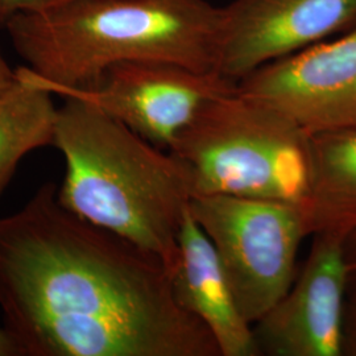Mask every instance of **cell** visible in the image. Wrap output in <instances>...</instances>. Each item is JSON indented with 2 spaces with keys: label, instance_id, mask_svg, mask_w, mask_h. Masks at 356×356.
<instances>
[{
  "label": "cell",
  "instance_id": "cell-1",
  "mask_svg": "<svg viewBox=\"0 0 356 356\" xmlns=\"http://www.w3.org/2000/svg\"><path fill=\"white\" fill-rule=\"evenodd\" d=\"M57 189L0 218V310L23 356H222L163 259L66 210Z\"/></svg>",
  "mask_w": 356,
  "mask_h": 356
},
{
  "label": "cell",
  "instance_id": "cell-2",
  "mask_svg": "<svg viewBox=\"0 0 356 356\" xmlns=\"http://www.w3.org/2000/svg\"><path fill=\"white\" fill-rule=\"evenodd\" d=\"M223 7L209 0H69L11 16L4 26L44 90L88 88L111 65L151 60L216 72Z\"/></svg>",
  "mask_w": 356,
  "mask_h": 356
},
{
  "label": "cell",
  "instance_id": "cell-3",
  "mask_svg": "<svg viewBox=\"0 0 356 356\" xmlns=\"http://www.w3.org/2000/svg\"><path fill=\"white\" fill-rule=\"evenodd\" d=\"M64 99L53 140L66 161L58 202L159 256L170 275L191 198L185 169L94 104Z\"/></svg>",
  "mask_w": 356,
  "mask_h": 356
},
{
  "label": "cell",
  "instance_id": "cell-4",
  "mask_svg": "<svg viewBox=\"0 0 356 356\" xmlns=\"http://www.w3.org/2000/svg\"><path fill=\"white\" fill-rule=\"evenodd\" d=\"M310 138L289 116L236 89L207 103L168 151L185 169L191 197L305 204Z\"/></svg>",
  "mask_w": 356,
  "mask_h": 356
},
{
  "label": "cell",
  "instance_id": "cell-5",
  "mask_svg": "<svg viewBox=\"0 0 356 356\" xmlns=\"http://www.w3.org/2000/svg\"><path fill=\"white\" fill-rule=\"evenodd\" d=\"M188 207L213 244L243 317L254 325L297 276L298 251L310 236L305 204L204 194L193 195Z\"/></svg>",
  "mask_w": 356,
  "mask_h": 356
},
{
  "label": "cell",
  "instance_id": "cell-6",
  "mask_svg": "<svg viewBox=\"0 0 356 356\" xmlns=\"http://www.w3.org/2000/svg\"><path fill=\"white\" fill-rule=\"evenodd\" d=\"M236 89V82L218 72L135 60L108 66L88 88L47 91L91 103L143 139L168 151L207 103Z\"/></svg>",
  "mask_w": 356,
  "mask_h": 356
},
{
  "label": "cell",
  "instance_id": "cell-7",
  "mask_svg": "<svg viewBox=\"0 0 356 356\" xmlns=\"http://www.w3.org/2000/svg\"><path fill=\"white\" fill-rule=\"evenodd\" d=\"M238 90L310 136L356 129V28L256 69Z\"/></svg>",
  "mask_w": 356,
  "mask_h": 356
},
{
  "label": "cell",
  "instance_id": "cell-8",
  "mask_svg": "<svg viewBox=\"0 0 356 356\" xmlns=\"http://www.w3.org/2000/svg\"><path fill=\"white\" fill-rule=\"evenodd\" d=\"M346 236L312 235V245L291 288L252 325L261 355L342 356L347 300Z\"/></svg>",
  "mask_w": 356,
  "mask_h": 356
},
{
  "label": "cell",
  "instance_id": "cell-9",
  "mask_svg": "<svg viewBox=\"0 0 356 356\" xmlns=\"http://www.w3.org/2000/svg\"><path fill=\"white\" fill-rule=\"evenodd\" d=\"M356 28V0H232L223 7L216 72L256 69Z\"/></svg>",
  "mask_w": 356,
  "mask_h": 356
},
{
  "label": "cell",
  "instance_id": "cell-10",
  "mask_svg": "<svg viewBox=\"0 0 356 356\" xmlns=\"http://www.w3.org/2000/svg\"><path fill=\"white\" fill-rule=\"evenodd\" d=\"M170 282L178 305L202 321L222 356H261L254 329L243 317L218 254L189 207L177 236Z\"/></svg>",
  "mask_w": 356,
  "mask_h": 356
},
{
  "label": "cell",
  "instance_id": "cell-11",
  "mask_svg": "<svg viewBox=\"0 0 356 356\" xmlns=\"http://www.w3.org/2000/svg\"><path fill=\"white\" fill-rule=\"evenodd\" d=\"M310 236L356 229V129L310 138V185L305 204Z\"/></svg>",
  "mask_w": 356,
  "mask_h": 356
},
{
  "label": "cell",
  "instance_id": "cell-12",
  "mask_svg": "<svg viewBox=\"0 0 356 356\" xmlns=\"http://www.w3.org/2000/svg\"><path fill=\"white\" fill-rule=\"evenodd\" d=\"M0 94V195L28 153L53 145L57 110L51 92L16 76Z\"/></svg>",
  "mask_w": 356,
  "mask_h": 356
},
{
  "label": "cell",
  "instance_id": "cell-13",
  "mask_svg": "<svg viewBox=\"0 0 356 356\" xmlns=\"http://www.w3.org/2000/svg\"><path fill=\"white\" fill-rule=\"evenodd\" d=\"M342 356H356V296L347 297L344 305Z\"/></svg>",
  "mask_w": 356,
  "mask_h": 356
},
{
  "label": "cell",
  "instance_id": "cell-14",
  "mask_svg": "<svg viewBox=\"0 0 356 356\" xmlns=\"http://www.w3.org/2000/svg\"><path fill=\"white\" fill-rule=\"evenodd\" d=\"M344 257L347 264V297H354L356 296V229L346 238Z\"/></svg>",
  "mask_w": 356,
  "mask_h": 356
},
{
  "label": "cell",
  "instance_id": "cell-15",
  "mask_svg": "<svg viewBox=\"0 0 356 356\" xmlns=\"http://www.w3.org/2000/svg\"><path fill=\"white\" fill-rule=\"evenodd\" d=\"M38 0H0V23L4 24L11 16L35 8Z\"/></svg>",
  "mask_w": 356,
  "mask_h": 356
},
{
  "label": "cell",
  "instance_id": "cell-16",
  "mask_svg": "<svg viewBox=\"0 0 356 356\" xmlns=\"http://www.w3.org/2000/svg\"><path fill=\"white\" fill-rule=\"evenodd\" d=\"M0 356H23L19 344L4 326H0Z\"/></svg>",
  "mask_w": 356,
  "mask_h": 356
},
{
  "label": "cell",
  "instance_id": "cell-17",
  "mask_svg": "<svg viewBox=\"0 0 356 356\" xmlns=\"http://www.w3.org/2000/svg\"><path fill=\"white\" fill-rule=\"evenodd\" d=\"M16 79H17L16 70H13L10 67V65L6 61L1 49H0V94H3L4 91L13 88Z\"/></svg>",
  "mask_w": 356,
  "mask_h": 356
},
{
  "label": "cell",
  "instance_id": "cell-18",
  "mask_svg": "<svg viewBox=\"0 0 356 356\" xmlns=\"http://www.w3.org/2000/svg\"><path fill=\"white\" fill-rule=\"evenodd\" d=\"M65 1H69V0H38V3L35 6V8L31 10V11H38V10L49 8V7L61 4V3H65Z\"/></svg>",
  "mask_w": 356,
  "mask_h": 356
}]
</instances>
